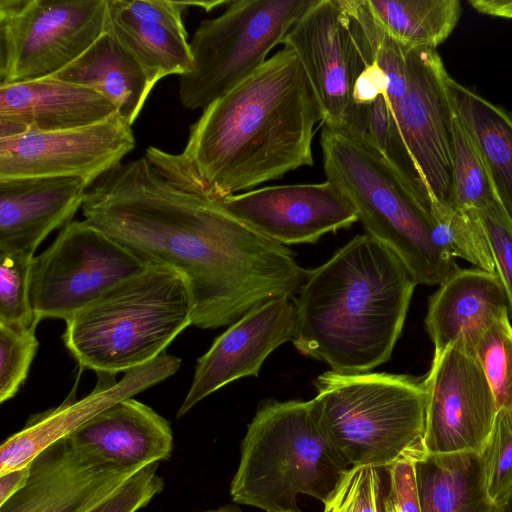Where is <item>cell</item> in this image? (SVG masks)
Listing matches in <instances>:
<instances>
[{
	"label": "cell",
	"mask_w": 512,
	"mask_h": 512,
	"mask_svg": "<svg viewBox=\"0 0 512 512\" xmlns=\"http://www.w3.org/2000/svg\"><path fill=\"white\" fill-rule=\"evenodd\" d=\"M84 220L147 265L187 281L193 325H232L269 301L291 298L310 270L293 251L228 214L217 201L188 192L144 156L120 163L87 191Z\"/></svg>",
	"instance_id": "1"
},
{
	"label": "cell",
	"mask_w": 512,
	"mask_h": 512,
	"mask_svg": "<svg viewBox=\"0 0 512 512\" xmlns=\"http://www.w3.org/2000/svg\"><path fill=\"white\" fill-rule=\"evenodd\" d=\"M321 113L302 66L284 47L203 109L185 148L145 157L180 188L220 200L304 166Z\"/></svg>",
	"instance_id": "2"
},
{
	"label": "cell",
	"mask_w": 512,
	"mask_h": 512,
	"mask_svg": "<svg viewBox=\"0 0 512 512\" xmlns=\"http://www.w3.org/2000/svg\"><path fill=\"white\" fill-rule=\"evenodd\" d=\"M416 285L391 250L356 235L310 270L295 298L292 342L332 371L370 372L390 359Z\"/></svg>",
	"instance_id": "3"
},
{
	"label": "cell",
	"mask_w": 512,
	"mask_h": 512,
	"mask_svg": "<svg viewBox=\"0 0 512 512\" xmlns=\"http://www.w3.org/2000/svg\"><path fill=\"white\" fill-rule=\"evenodd\" d=\"M65 322L63 341L80 366L115 376L166 352L193 325V306L179 272L148 265Z\"/></svg>",
	"instance_id": "4"
},
{
	"label": "cell",
	"mask_w": 512,
	"mask_h": 512,
	"mask_svg": "<svg viewBox=\"0 0 512 512\" xmlns=\"http://www.w3.org/2000/svg\"><path fill=\"white\" fill-rule=\"evenodd\" d=\"M314 384L316 423L349 467L390 466L425 452L424 377L329 370Z\"/></svg>",
	"instance_id": "5"
},
{
	"label": "cell",
	"mask_w": 512,
	"mask_h": 512,
	"mask_svg": "<svg viewBox=\"0 0 512 512\" xmlns=\"http://www.w3.org/2000/svg\"><path fill=\"white\" fill-rule=\"evenodd\" d=\"M320 145L326 180L351 203L366 234L391 250L417 285L440 284L458 267L434 240L427 200L378 152L327 126Z\"/></svg>",
	"instance_id": "6"
},
{
	"label": "cell",
	"mask_w": 512,
	"mask_h": 512,
	"mask_svg": "<svg viewBox=\"0 0 512 512\" xmlns=\"http://www.w3.org/2000/svg\"><path fill=\"white\" fill-rule=\"evenodd\" d=\"M348 468L321 433L311 400H269L248 425L230 495L266 512H301L299 494L324 502Z\"/></svg>",
	"instance_id": "7"
},
{
	"label": "cell",
	"mask_w": 512,
	"mask_h": 512,
	"mask_svg": "<svg viewBox=\"0 0 512 512\" xmlns=\"http://www.w3.org/2000/svg\"><path fill=\"white\" fill-rule=\"evenodd\" d=\"M315 0H234L218 17L203 20L190 47L191 69L180 76L179 98L204 109L268 59Z\"/></svg>",
	"instance_id": "8"
},
{
	"label": "cell",
	"mask_w": 512,
	"mask_h": 512,
	"mask_svg": "<svg viewBox=\"0 0 512 512\" xmlns=\"http://www.w3.org/2000/svg\"><path fill=\"white\" fill-rule=\"evenodd\" d=\"M107 21V0H0V85L54 76Z\"/></svg>",
	"instance_id": "9"
},
{
	"label": "cell",
	"mask_w": 512,
	"mask_h": 512,
	"mask_svg": "<svg viewBox=\"0 0 512 512\" xmlns=\"http://www.w3.org/2000/svg\"><path fill=\"white\" fill-rule=\"evenodd\" d=\"M148 265L86 222L71 221L34 256L30 302L36 319L68 320Z\"/></svg>",
	"instance_id": "10"
},
{
	"label": "cell",
	"mask_w": 512,
	"mask_h": 512,
	"mask_svg": "<svg viewBox=\"0 0 512 512\" xmlns=\"http://www.w3.org/2000/svg\"><path fill=\"white\" fill-rule=\"evenodd\" d=\"M424 386L425 452L481 453L498 408L474 350L459 338L441 353H434Z\"/></svg>",
	"instance_id": "11"
},
{
	"label": "cell",
	"mask_w": 512,
	"mask_h": 512,
	"mask_svg": "<svg viewBox=\"0 0 512 512\" xmlns=\"http://www.w3.org/2000/svg\"><path fill=\"white\" fill-rule=\"evenodd\" d=\"M450 77L435 48L410 46L406 91L392 109L429 202H448L451 193Z\"/></svg>",
	"instance_id": "12"
},
{
	"label": "cell",
	"mask_w": 512,
	"mask_h": 512,
	"mask_svg": "<svg viewBox=\"0 0 512 512\" xmlns=\"http://www.w3.org/2000/svg\"><path fill=\"white\" fill-rule=\"evenodd\" d=\"M136 145L119 114L76 129L0 138V179L78 177L90 187Z\"/></svg>",
	"instance_id": "13"
},
{
	"label": "cell",
	"mask_w": 512,
	"mask_h": 512,
	"mask_svg": "<svg viewBox=\"0 0 512 512\" xmlns=\"http://www.w3.org/2000/svg\"><path fill=\"white\" fill-rule=\"evenodd\" d=\"M298 58L323 126L340 129L356 79L368 65L341 0H315L282 40Z\"/></svg>",
	"instance_id": "14"
},
{
	"label": "cell",
	"mask_w": 512,
	"mask_h": 512,
	"mask_svg": "<svg viewBox=\"0 0 512 512\" xmlns=\"http://www.w3.org/2000/svg\"><path fill=\"white\" fill-rule=\"evenodd\" d=\"M216 201L235 219L285 246L317 243L323 235L358 221L351 203L328 180L266 186Z\"/></svg>",
	"instance_id": "15"
},
{
	"label": "cell",
	"mask_w": 512,
	"mask_h": 512,
	"mask_svg": "<svg viewBox=\"0 0 512 512\" xmlns=\"http://www.w3.org/2000/svg\"><path fill=\"white\" fill-rule=\"evenodd\" d=\"M138 471L103 462L64 437L30 462L25 486L0 512H90Z\"/></svg>",
	"instance_id": "16"
},
{
	"label": "cell",
	"mask_w": 512,
	"mask_h": 512,
	"mask_svg": "<svg viewBox=\"0 0 512 512\" xmlns=\"http://www.w3.org/2000/svg\"><path fill=\"white\" fill-rule=\"evenodd\" d=\"M290 299L279 298L258 306L215 339L197 360L192 384L177 418L225 385L243 377L258 376L271 352L292 341L296 311Z\"/></svg>",
	"instance_id": "17"
},
{
	"label": "cell",
	"mask_w": 512,
	"mask_h": 512,
	"mask_svg": "<svg viewBox=\"0 0 512 512\" xmlns=\"http://www.w3.org/2000/svg\"><path fill=\"white\" fill-rule=\"evenodd\" d=\"M181 359L164 352L153 361L124 372L115 382L100 374L95 389L81 400L68 397L61 405L30 417L23 429L0 447V474L27 466L40 452L68 436L88 420L126 398L173 375ZM114 377V376H113Z\"/></svg>",
	"instance_id": "18"
},
{
	"label": "cell",
	"mask_w": 512,
	"mask_h": 512,
	"mask_svg": "<svg viewBox=\"0 0 512 512\" xmlns=\"http://www.w3.org/2000/svg\"><path fill=\"white\" fill-rule=\"evenodd\" d=\"M191 6H198V1L107 0V29L136 58L153 86L192 67L183 20Z\"/></svg>",
	"instance_id": "19"
},
{
	"label": "cell",
	"mask_w": 512,
	"mask_h": 512,
	"mask_svg": "<svg viewBox=\"0 0 512 512\" xmlns=\"http://www.w3.org/2000/svg\"><path fill=\"white\" fill-rule=\"evenodd\" d=\"M116 114L94 90L53 77L0 85V138L81 128Z\"/></svg>",
	"instance_id": "20"
},
{
	"label": "cell",
	"mask_w": 512,
	"mask_h": 512,
	"mask_svg": "<svg viewBox=\"0 0 512 512\" xmlns=\"http://www.w3.org/2000/svg\"><path fill=\"white\" fill-rule=\"evenodd\" d=\"M90 185L78 177L0 179V250L34 255L82 208Z\"/></svg>",
	"instance_id": "21"
},
{
	"label": "cell",
	"mask_w": 512,
	"mask_h": 512,
	"mask_svg": "<svg viewBox=\"0 0 512 512\" xmlns=\"http://www.w3.org/2000/svg\"><path fill=\"white\" fill-rule=\"evenodd\" d=\"M75 448L99 460L141 470L170 457V423L132 397L106 408L66 436Z\"/></svg>",
	"instance_id": "22"
},
{
	"label": "cell",
	"mask_w": 512,
	"mask_h": 512,
	"mask_svg": "<svg viewBox=\"0 0 512 512\" xmlns=\"http://www.w3.org/2000/svg\"><path fill=\"white\" fill-rule=\"evenodd\" d=\"M429 297L426 331L441 353L457 339L472 349L481 335L508 314L504 287L495 273L457 267Z\"/></svg>",
	"instance_id": "23"
},
{
	"label": "cell",
	"mask_w": 512,
	"mask_h": 512,
	"mask_svg": "<svg viewBox=\"0 0 512 512\" xmlns=\"http://www.w3.org/2000/svg\"><path fill=\"white\" fill-rule=\"evenodd\" d=\"M52 77L99 93L130 126L154 88L140 63L109 29Z\"/></svg>",
	"instance_id": "24"
},
{
	"label": "cell",
	"mask_w": 512,
	"mask_h": 512,
	"mask_svg": "<svg viewBox=\"0 0 512 512\" xmlns=\"http://www.w3.org/2000/svg\"><path fill=\"white\" fill-rule=\"evenodd\" d=\"M421 512H497L484 478L481 453L424 452L414 459Z\"/></svg>",
	"instance_id": "25"
},
{
	"label": "cell",
	"mask_w": 512,
	"mask_h": 512,
	"mask_svg": "<svg viewBox=\"0 0 512 512\" xmlns=\"http://www.w3.org/2000/svg\"><path fill=\"white\" fill-rule=\"evenodd\" d=\"M449 88L480 150L495 194L512 217V114L452 77Z\"/></svg>",
	"instance_id": "26"
},
{
	"label": "cell",
	"mask_w": 512,
	"mask_h": 512,
	"mask_svg": "<svg viewBox=\"0 0 512 512\" xmlns=\"http://www.w3.org/2000/svg\"><path fill=\"white\" fill-rule=\"evenodd\" d=\"M374 20L399 42L435 48L453 32L462 13L459 0H366Z\"/></svg>",
	"instance_id": "27"
},
{
	"label": "cell",
	"mask_w": 512,
	"mask_h": 512,
	"mask_svg": "<svg viewBox=\"0 0 512 512\" xmlns=\"http://www.w3.org/2000/svg\"><path fill=\"white\" fill-rule=\"evenodd\" d=\"M339 130L352 135L378 152L429 203L387 95H381L368 104H352Z\"/></svg>",
	"instance_id": "28"
},
{
	"label": "cell",
	"mask_w": 512,
	"mask_h": 512,
	"mask_svg": "<svg viewBox=\"0 0 512 512\" xmlns=\"http://www.w3.org/2000/svg\"><path fill=\"white\" fill-rule=\"evenodd\" d=\"M451 162L452 187L448 202L452 206L461 211H473L498 199L480 150L454 103Z\"/></svg>",
	"instance_id": "29"
},
{
	"label": "cell",
	"mask_w": 512,
	"mask_h": 512,
	"mask_svg": "<svg viewBox=\"0 0 512 512\" xmlns=\"http://www.w3.org/2000/svg\"><path fill=\"white\" fill-rule=\"evenodd\" d=\"M429 213L434 240L444 252L496 274L488 241L474 211H461L447 201L431 200Z\"/></svg>",
	"instance_id": "30"
},
{
	"label": "cell",
	"mask_w": 512,
	"mask_h": 512,
	"mask_svg": "<svg viewBox=\"0 0 512 512\" xmlns=\"http://www.w3.org/2000/svg\"><path fill=\"white\" fill-rule=\"evenodd\" d=\"M34 255L0 250V324L29 329L37 326L30 302V272Z\"/></svg>",
	"instance_id": "31"
},
{
	"label": "cell",
	"mask_w": 512,
	"mask_h": 512,
	"mask_svg": "<svg viewBox=\"0 0 512 512\" xmlns=\"http://www.w3.org/2000/svg\"><path fill=\"white\" fill-rule=\"evenodd\" d=\"M389 466H352L323 502V512H383Z\"/></svg>",
	"instance_id": "32"
},
{
	"label": "cell",
	"mask_w": 512,
	"mask_h": 512,
	"mask_svg": "<svg viewBox=\"0 0 512 512\" xmlns=\"http://www.w3.org/2000/svg\"><path fill=\"white\" fill-rule=\"evenodd\" d=\"M473 350L497 408L512 409V326L508 314L496 320L481 335Z\"/></svg>",
	"instance_id": "33"
},
{
	"label": "cell",
	"mask_w": 512,
	"mask_h": 512,
	"mask_svg": "<svg viewBox=\"0 0 512 512\" xmlns=\"http://www.w3.org/2000/svg\"><path fill=\"white\" fill-rule=\"evenodd\" d=\"M481 457L487 493L498 509L512 491V409H498Z\"/></svg>",
	"instance_id": "34"
},
{
	"label": "cell",
	"mask_w": 512,
	"mask_h": 512,
	"mask_svg": "<svg viewBox=\"0 0 512 512\" xmlns=\"http://www.w3.org/2000/svg\"><path fill=\"white\" fill-rule=\"evenodd\" d=\"M29 329L0 324V402L13 398L27 378L39 342Z\"/></svg>",
	"instance_id": "35"
},
{
	"label": "cell",
	"mask_w": 512,
	"mask_h": 512,
	"mask_svg": "<svg viewBox=\"0 0 512 512\" xmlns=\"http://www.w3.org/2000/svg\"><path fill=\"white\" fill-rule=\"evenodd\" d=\"M482 226L512 315V217L498 199L473 210Z\"/></svg>",
	"instance_id": "36"
},
{
	"label": "cell",
	"mask_w": 512,
	"mask_h": 512,
	"mask_svg": "<svg viewBox=\"0 0 512 512\" xmlns=\"http://www.w3.org/2000/svg\"><path fill=\"white\" fill-rule=\"evenodd\" d=\"M153 463L134 474L115 494L90 512H137L145 507L164 488Z\"/></svg>",
	"instance_id": "37"
},
{
	"label": "cell",
	"mask_w": 512,
	"mask_h": 512,
	"mask_svg": "<svg viewBox=\"0 0 512 512\" xmlns=\"http://www.w3.org/2000/svg\"><path fill=\"white\" fill-rule=\"evenodd\" d=\"M383 512H421L412 458H403L389 466Z\"/></svg>",
	"instance_id": "38"
},
{
	"label": "cell",
	"mask_w": 512,
	"mask_h": 512,
	"mask_svg": "<svg viewBox=\"0 0 512 512\" xmlns=\"http://www.w3.org/2000/svg\"><path fill=\"white\" fill-rule=\"evenodd\" d=\"M387 95V77L374 62L368 64L355 81L352 104H368Z\"/></svg>",
	"instance_id": "39"
},
{
	"label": "cell",
	"mask_w": 512,
	"mask_h": 512,
	"mask_svg": "<svg viewBox=\"0 0 512 512\" xmlns=\"http://www.w3.org/2000/svg\"><path fill=\"white\" fill-rule=\"evenodd\" d=\"M29 474L30 463L25 467L0 474V506L25 486Z\"/></svg>",
	"instance_id": "40"
},
{
	"label": "cell",
	"mask_w": 512,
	"mask_h": 512,
	"mask_svg": "<svg viewBox=\"0 0 512 512\" xmlns=\"http://www.w3.org/2000/svg\"><path fill=\"white\" fill-rule=\"evenodd\" d=\"M468 4L479 13L512 19V0H469Z\"/></svg>",
	"instance_id": "41"
},
{
	"label": "cell",
	"mask_w": 512,
	"mask_h": 512,
	"mask_svg": "<svg viewBox=\"0 0 512 512\" xmlns=\"http://www.w3.org/2000/svg\"><path fill=\"white\" fill-rule=\"evenodd\" d=\"M497 512H512V491L505 502L497 509Z\"/></svg>",
	"instance_id": "42"
},
{
	"label": "cell",
	"mask_w": 512,
	"mask_h": 512,
	"mask_svg": "<svg viewBox=\"0 0 512 512\" xmlns=\"http://www.w3.org/2000/svg\"><path fill=\"white\" fill-rule=\"evenodd\" d=\"M208 512H230V511H227V510H216V511H208Z\"/></svg>",
	"instance_id": "43"
}]
</instances>
